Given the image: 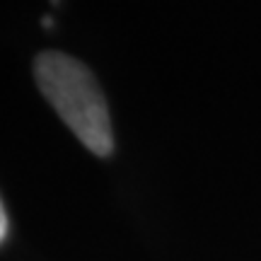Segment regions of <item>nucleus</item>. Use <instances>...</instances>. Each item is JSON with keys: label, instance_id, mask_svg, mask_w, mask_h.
I'll use <instances>...</instances> for the list:
<instances>
[{"label": "nucleus", "instance_id": "f257e3e1", "mask_svg": "<svg viewBox=\"0 0 261 261\" xmlns=\"http://www.w3.org/2000/svg\"><path fill=\"white\" fill-rule=\"evenodd\" d=\"M34 75L48 104L83 140L85 148L99 158L112 155L114 133L109 107L90 68L73 56L44 51L34 61Z\"/></svg>", "mask_w": 261, "mask_h": 261}, {"label": "nucleus", "instance_id": "f03ea898", "mask_svg": "<svg viewBox=\"0 0 261 261\" xmlns=\"http://www.w3.org/2000/svg\"><path fill=\"white\" fill-rule=\"evenodd\" d=\"M8 234V215H5V208H3V201H0V242L5 240Z\"/></svg>", "mask_w": 261, "mask_h": 261}]
</instances>
